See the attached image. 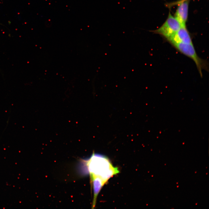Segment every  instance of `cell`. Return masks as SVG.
I'll use <instances>...</instances> for the list:
<instances>
[{
	"instance_id": "1",
	"label": "cell",
	"mask_w": 209,
	"mask_h": 209,
	"mask_svg": "<svg viewBox=\"0 0 209 209\" xmlns=\"http://www.w3.org/2000/svg\"><path fill=\"white\" fill-rule=\"evenodd\" d=\"M82 163L81 165L85 174H89L90 178L99 177L105 183L119 172L108 158L100 154L93 153L89 158L82 160Z\"/></svg>"
},
{
	"instance_id": "2",
	"label": "cell",
	"mask_w": 209,
	"mask_h": 209,
	"mask_svg": "<svg viewBox=\"0 0 209 209\" xmlns=\"http://www.w3.org/2000/svg\"><path fill=\"white\" fill-rule=\"evenodd\" d=\"M172 45L181 53L190 57L194 61L201 77H202V70H208V64L207 61L201 59L198 55L193 44L179 42Z\"/></svg>"
},
{
	"instance_id": "3",
	"label": "cell",
	"mask_w": 209,
	"mask_h": 209,
	"mask_svg": "<svg viewBox=\"0 0 209 209\" xmlns=\"http://www.w3.org/2000/svg\"><path fill=\"white\" fill-rule=\"evenodd\" d=\"M181 26L177 20L169 12L163 25L157 29L151 31L161 35L167 40L176 33Z\"/></svg>"
},
{
	"instance_id": "4",
	"label": "cell",
	"mask_w": 209,
	"mask_h": 209,
	"mask_svg": "<svg viewBox=\"0 0 209 209\" xmlns=\"http://www.w3.org/2000/svg\"><path fill=\"white\" fill-rule=\"evenodd\" d=\"M167 40L171 44L179 42L193 44L191 36L186 26H181L176 33Z\"/></svg>"
},
{
	"instance_id": "5",
	"label": "cell",
	"mask_w": 209,
	"mask_h": 209,
	"mask_svg": "<svg viewBox=\"0 0 209 209\" xmlns=\"http://www.w3.org/2000/svg\"><path fill=\"white\" fill-rule=\"evenodd\" d=\"M175 15V17L181 26H186L188 13V1L186 0L179 3Z\"/></svg>"
},
{
	"instance_id": "6",
	"label": "cell",
	"mask_w": 209,
	"mask_h": 209,
	"mask_svg": "<svg viewBox=\"0 0 209 209\" xmlns=\"http://www.w3.org/2000/svg\"><path fill=\"white\" fill-rule=\"evenodd\" d=\"M91 181L92 183L93 197L92 208L96 205L97 196L102 186L105 183L102 179L99 177L90 178Z\"/></svg>"
},
{
	"instance_id": "7",
	"label": "cell",
	"mask_w": 209,
	"mask_h": 209,
	"mask_svg": "<svg viewBox=\"0 0 209 209\" xmlns=\"http://www.w3.org/2000/svg\"><path fill=\"white\" fill-rule=\"evenodd\" d=\"M185 0H181V1H179L178 2H177V3H180V2H181L183 1H185Z\"/></svg>"
}]
</instances>
